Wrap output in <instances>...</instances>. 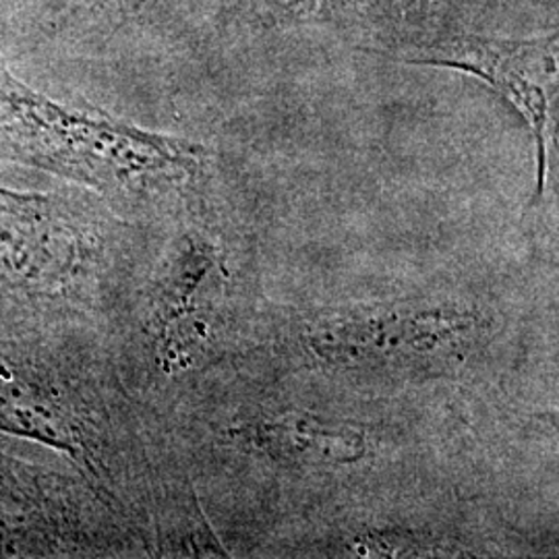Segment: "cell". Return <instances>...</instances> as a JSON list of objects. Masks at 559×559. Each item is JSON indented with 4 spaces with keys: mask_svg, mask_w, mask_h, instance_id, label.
<instances>
[{
    "mask_svg": "<svg viewBox=\"0 0 559 559\" xmlns=\"http://www.w3.org/2000/svg\"><path fill=\"white\" fill-rule=\"evenodd\" d=\"M0 162L141 207L191 191L205 150L85 104L50 98L0 64Z\"/></svg>",
    "mask_w": 559,
    "mask_h": 559,
    "instance_id": "6da1fadb",
    "label": "cell"
},
{
    "mask_svg": "<svg viewBox=\"0 0 559 559\" xmlns=\"http://www.w3.org/2000/svg\"><path fill=\"white\" fill-rule=\"evenodd\" d=\"M0 433L59 452L124 514L127 468L108 408L55 330L0 334Z\"/></svg>",
    "mask_w": 559,
    "mask_h": 559,
    "instance_id": "7a4b0ae2",
    "label": "cell"
},
{
    "mask_svg": "<svg viewBox=\"0 0 559 559\" xmlns=\"http://www.w3.org/2000/svg\"><path fill=\"white\" fill-rule=\"evenodd\" d=\"M106 267V226L78 195L0 185V316L9 332L55 330L83 311Z\"/></svg>",
    "mask_w": 559,
    "mask_h": 559,
    "instance_id": "3957f363",
    "label": "cell"
},
{
    "mask_svg": "<svg viewBox=\"0 0 559 559\" xmlns=\"http://www.w3.org/2000/svg\"><path fill=\"white\" fill-rule=\"evenodd\" d=\"M491 316L462 300L417 299L321 311L300 323V357L348 373L440 369L491 336Z\"/></svg>",
    "mask_w": 559,
    "mask_h": 559,
    "instance_id": "277c9868",
    "label": "cell"
},
{
    "mask_svg": "<svg viewBox=\"0 0 559 559\" xmlns=\"http://www.w3.org/2000/svg\"><path fill=\"white\" fill-rule=\"evenodd\" d=\"M117 514L81 475L0 450V558H96L119 551Z\"/></svg>",
    "mask_w": 559,
    "mask_h": 559,
    "instance_id": "5b68a950",
    "label": "cell"
},
{
    "mask_svg": "<svg viewBox=\"0 0 559 559\" xmlns=\"http://www.w3.org/2000/svg\"><path fill=\"white\" fill-rule=\"evenodd\" d=\"M226 282L221 247L205 233L189 228L168 245L141 307V344L156 376L179 378L214 355Z\"/></svg>",
    "mask_w": 559,
    "mask_h": 559,
    "instance_id": "8992f818",
    "label": "cell"
},
{
    "mask_svg": "<svg viewBox=\"0 0 559 559\" xmlns=\"http://www.w3.org/2000/svg\"><path fill=\"white\" fill-rule=\"evenodd\" d=\"M558 36L493 38L450 34L408 48V64L452 69L487 83L510 102L531 129L537 150V185L531 205L539 203L549 177V145L558 100Z\"/></svg>",
    "mask_w": 559,
    "mask_h": 559,
    "instance_id": "52a82bcc",
    "label": "cell"
},
{
    "mask_svg": "<svg viewBox=\"0 0 559 559\" xmlns=\"http://www.w3.org/2000/svg\"><path fill=\"white\" fill-rule=\"evenodd\" d=\"M226 438L258 459L297 468L355 466L373 450L365 425L311 411L255 415L230 427Z\"/></svg>",
    "mask_w": 559,
    "mask_h": 559,
    "instance_id": "ba28073f",
    "label": "cell"
},
{
    "mask_svg": "<svg viewBox=\"0 0 559 559\" xmlns=\"http://www.w3.org/2000/svg\"><path fill=\"white\" fill-rule=\"evenodd\" d=\"M433 0H270L267 17L280 25H323L353 21L396 20Z\"/></svg>",
    "mask_w": 559,
    "mask_h": 559,
    "instance_id": "9c48e42d",
    "label": "cell"
},
{
    "mask_svg": "<svg viewBox=\"0 0 559 559\" xmlns=\"http://www.w3.org/2000/svg\"><path fill=\"white\" fill-rule=\"evenodd\" d=\"M170 0H59L57 15L64 27H122L166 9Z\"/></svg>",
    "mask_w": 559,
    "mask_h": 559,
    "instance_id": "30bf717a",
    "label": "cell"
}]
</instances>
